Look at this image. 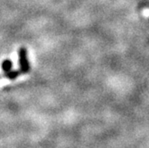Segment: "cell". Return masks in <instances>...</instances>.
<instances>
[{
	"label": "cell",
	"instance_id": "obj_2",
	"mask_svg": "<svg viewBox=\"0 0 149 148\" xmlns=\"http://www.w3.org/2000/svg\"><path fill=\"white\" fill-rule=\"evenodd\" d=\"M12 62L10 60H6L4 63H3V70L6 73L11 72V68H12Z\"/></svg>",
	"mask_w": 149,
	"mask_h": 148
},
{
	"label": "cell",
	"instance_id": "obj_1",
	"mask_svg": "<svg viewBox=\"0 0 149 148\" xmlns=\"http://www.w3.org/2000/svg\"><path fill=\"white\" fill-rule=\"evenodd\" d=\"M19 57H20V64H21V72L22 73H27L29 72V63L27 58V52L25 48H21L19 50Z\"/></svg>",
	"mask_w": 149,
	"mask_h": 148
}]
</instances>
